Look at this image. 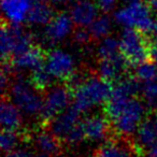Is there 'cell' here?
I'll return each instance as SVG.
<instances>
[{
	"label": "cell",
	"instance_id": "6da1fadb",
	"mask_svg": "<svg viewBox=\"0 0 157 157\" xmlns=\"http://www.w3.org/2000/svg\"><path fill=\"white\" fill-rule=\"evenodd\" d=\"M113 85L97 75L96 71L92 73L83 85L73 93V107L83 113L94 105L105 103L111 97Z\"/></svg>",
	"mask_w": 157,
	"mask_h": 157
},
{
	"label": "cell",
	"instance_id": "7a4b0ae2",
	"mask_svg": "<svg viewBox=\"0 0 157 157\" xmlns=\"http://www.w3.org/2000/svg\"><path fill=\"white\" fill-rule=\"evenodd\" d=\"M8 90V96L23 113L29 116L40 115L43 108V93L37 90L29 78L26 80L23 76L14 78Z\"/></svg>",
	"mask_w": 157,
	"mask_h": 157
},
{
	"label": "cell",
	"instance_id": "3957f363",
	"mask_svg": "<svg viewBox=\"0 0 157 157\" xmlns=\"http://www.w3.org/2000/svg\"><path fill=\"white\" fill-rule=\"evenodd\" d=\"M152 40L150 36L135 27L124 29L120 40L121 53L128 61L130 68L150 60V50Z\"/></svg>",
	"mask_w": 157,
	"mask_h": 157
},
{
	"label": "cell",
	"instance_id": "277c9868",
	"mask_svg": "<svg viewBox=\"0 0 157 157\" xmlns=\"http://www.w3.org/2000/svg\"><path fill=\"white\" fill-rule=\"evenodd\" d=\"M71 99H73V93L63 82L48 88L43 93V108L39 115V126L48 127L58 114L67 109Z\"/></svg>",
	"mask_w": 157,
	"mask_h": 157
},
{
	"label": "cell",
	"instance_id": "5b68a950",
	"mask_svg": "<svg viewBox=\"0 0 157 157\" xmlns=\"http://www.w3.org/2000/svg\"><path fill=\"white\" fill-rule=\"evenodd\" d=\"M151 10L146 0H132L126 8L116 12L115 20L126 27H135L142 33L150 35L154 27Z\"/></svg>",
	"mask_w": 157,
	"mask_h": 157
},
{
	"label": "cell",
	"instance_id": "8992f818",
	"mask_svg": "<svg viewBox=\"0 0 157 157\" xmlns=\"http://www.w3.org/2000/svg\"><path fill=\"white\" fill-rule=\"evenodd\" d=\"M147 113L146 105L143 101L138 99V97L131 98L120 116L111 122L115 133L131 137L137 131L138 127Z\"/></svg>",
	"mask_w": 157,
	"mask_h": 157
},
{
	"label": "cell",
	"instance_id": "52a82bcc",
	"mask_svg": "<svg viewBox=\"0 0 157 157\" xmlns=\"http://www.w3.org/2000/svg\"><path fill=\"white\" fill-rule=\"evenodd\" d=\"M94 157H136L140 156L133 139L127 136L115 135L96 148Z\"/></svg>",
	"mask_w": 157,
	"mask_h": 157
},
{
	"label": "cell",
	"instance_id": "ba28073f",
	"mask_svg": "<svg viewBox=\"0 0 157 157\" xmlns=\"http://www.w3.org/2000/svg\"><path fill=\"white\" fill-rule=\"evenodd\" d=\"M128 69H130V66L120 52L109 58H99L96 73L102 80L113 85L126 75Z\"/></svg>",
	"mask_w": 157,
	"mask_h": 157
},
{
	"label": "cell",
	"instance_id": "9c48e42d",
	"mask_svg": "<svg viewBox=\"0 0 157 157\" xmlns=\"http://www.w3.org/2000/svg\"><path fill=\"white\" fill-rule=\"evenodd\" d=\"M136 132L137 136L133 142L139 154L143 155L157 141V109L154 108L148 111Z\"/></svg>",
	"mask_w": 157,
	"mask_h": 157
},
{
	"label": "cell",
	"instance_id": "30bf717a",
	"mask_svg": "<svg viewBox=\"0 0 157 157\" xmlns=\"http://www.w3.org/2000/svg\"><path fill=\"white\" fill-rule=\"evenodd\" d=\"M45 66L55 78H59L63 82L66 81L75 70L72 56L61 50L48 52Z\"/></svg>",
	"mask_w": 157,
	"mask_h": 157
},
{
	"label": "cell",
	"instance_id": "8fae6325",
	"mask_svg": "<svg viewBox=\"0 0 157 157\" xmlns=\"http://www.w3.org/2000/svg\"><path fill=\"white\" fill-rule=\"evenodd\" d=\"M82 126H83L85 139L90 141L110 139L116 135L112 123L105 114L88 116L84 121H82Z\"/></svg>",
	"mask_w": 157,
	"mask_h": 157
},
{
	"label": "cell",
	"instance_id": "7c38bea8",
	"mask_svg": "<svg viewBox=\"0 0 157 157\" xmlns=\"http://www.w3.org/2000/svg\"><path fill=\"white\" fill-rule=\"evenodd\" d=\"M81 112L76 110L72 105L70 108H67L63 112L56 116L52 122L48 124V127L58 136L60 139L65 140L66 137L78 126L81 121Z\"/></svg>",
	"mask_w": 157,
	"mask_h": 157
},
{
	"label": "cell",
	"instance_id": "4fadbf2b",
	"mask_svg": "<svg viewBox=\"0 0 157 157\" xmlns=\"http://www.w3.org/2000/svg\"><path fill=\"white\" fill-rule=\"evenodd\" d=\"M31 139H33L36 147L40 152L50 155V156L60 155L66 144L63 140L60 139L57 135H55L48 127L39 126V129L36 131Z\"/></svg>",
	"mask_w": 157,
	"mask_h": 157
},
{
	"label": "cell",
	"instance_id": "5bb4252c",
	"mask_svg": "<svg viewBox=\"0 0 157 157\" xmlns=\"http://www.w3.org/2000/svg\"><path fill=\"white\" fill-rule=\"evenodd\" d=\"M73 21L71 15L61 12L53 16L52 20L46 24L44 36L50 42H57L65 39L73 30Z\"/></svg>",
	"mask_w": 157,
	"mask_h": 157
},
{
	"label": "cell",
	"instance_id": "9a60e30c",
	"mask_svg": "<svg viewBox=\"0 0 157 157\" xmlns=\"http://www.w3.org/2000/svg\"><path fill=\"white\" fill-rule=\"evenodd\" d=\"M48 52L38 44H33L30 48L11 59L15 69H36L45 63Z\"/></svg>",
	"mask_w": 157,
	"mask_h": 157
},
{
	"label": "cell",
	"instance_id": "2e32d148",
	"mask_svg": "<svg viewBox=\"0 0 157 157\" xmlns=\"http://www.w3.org/2000/svg\"><path fill=\"white\" fill-rule=\"evenodd\" d=\"M0 120L2 129H14L17 130L23 125L22 111L12 101L8 95H2L1 98V111Z\"/></svg>",
	"mask_w": 157,
	"mask_h": 157
},
{
	"label": "cell",
	"instance_id": "e0dca14e",
	"mask_svg": "<svg viewBox=\"0 0 157 157\" xmlns=\"http://www.w3.org/2000/svg\"><path fill=\"white\" fill-rule=\"evenodd\" d=\"M96 2L90 0H81L72 6L70 15L76 27H86L92 24L98 13Z\"/></svg>",
	"mask_w": 157,
	"mask_h": 157
},
{
	"label": "cell",
	"instance_id": "ac0fdd59",
	"mask_svg": "<svg viewBox=\"0 0 157 157\" xmlns=\"http://www.w3.org/2000/svg\"><path fill=\"white\" fill-rule=\"evenodd\" d=\"M30 0H1L3 20L21 24L27 18L30 10Z\"/></svg>",
	"mask_w": 157,
	"mask_h": 157
},
{
	"label": "cell",
	"instance_id": "d6986e66",
	"mask_svg": "<svg viewBox=\"0 0 157 157\" xmlns=\"http://www.w3.org/2000/svg\"><path fill=\"white\" fill-rule=\"evenodd\" d=\"M53 9L48 0H43L30 6V10L27 15V22L33 25H45L48 24L53 18Z\"/></svg>",
	"mask_w": 157,
	"mask_h": 157
},
{
	"label": "cell",
	"instance_id": "ffe728a7",
	"mask_svg": "<svg viewBox=\"0 0 157 157\" xmlns=\"http://www.w3.org/2000/svg\"><path fill=\"white\" fill-rule=\"evenodd\" d=\"M1 148L5 153L16 150V146L21 142H28L31 140L33 135L28 131H17L14 129H2L1 131Z\"/></svg>",
	"mask_w": 157,
	"mask_h": 157
},
{
	"label": "cell",
	"instance_id": "44dd1931",
	"mask_svg": "<svg viewBox=\"0 0 157 157\" xmlns=\"http://www.w3.org/2000/svg\"><path fill=\"white\" fill-rule=\"evenodd\" d=\"M53 78H54V76L48 71L45 63H44V65L31 70L29 80H30V82L35 85V87L37 90L44 93L48 88H50L52 86Z\"/></svg>",
	"mask_w": 157,
	"mask_h": 157
},
{
	"label": "cell",
	"instance_id": "7402d4cb",
	"mask_svg": "<svg viewBox=\"0 0 157 157\" xmlns=\"http://www.w3.org/2000/svg\"><path fill=\"white\" fill-rule=\"evenodd\" d=\"M110 29H111V20L107 15L96 17L88 27L93 41H99V40L105 39L110 33Z\"/></svg>",
	"mask_w": 157,
	"mask_h": 157
},
{
	"label": "cell",
	"instance_id": "603a6c76",
	"mask_svg": "<svg viewBox=\"0 0 157 157\" xmlns=\"http://www.w3.org/2000/svg\"><path fill=\"white\" fill-rule=\"evenodd\" d=\"M120 52V41L112 37H105V39L101 40L97 50L99 58H109V57L115 56Z\"/></svg>",
	"mask_w": 157,
	"mask_h": 157
},
{
	"label": "cell",
	"instance_id": "cb8c5ba5",
	"mask_svg": "<svg viewBox=\"0 0 157 157\" xmlns=\"http://www.w3.org/2000/svg\"><path fill=\"white\" fill-rule=\"evenodd\" d=\"M133 75L140 81H151L157 78V66L152 60L144 61V63L135 67V73Z\"/></svg>",
	"mask_w": 157,
	"mask_h": 157
},
{
	"label": "cell",
	"instance_id": "d4e9b609",
	"mask_svg": "<svg viewBox=\"0 0 157 157\" xmlns=\"http://www.w3.org/2000/svg\"><path fill=\"white\" fill-rule=\"evenodd\" d=\"M141 93L143 95L145 103L155 108V105H157V78L151 81L144 82Z\"/></svg>",
	"mask_w": 157,
	"mask_h": 157
},
{
	"label": "cell",
	"instance_id": "484cf974",
	"mask_svg": "<svg viewBox=\"0 0 157 157\" xmlns=\"http://www.w3.org/2000/svg\"><path fill=\"white\" fill-rule=\"evenodd\" d=\"M72 40L76 44H82V45H85L88 42L93 41L90 30L86 29L85 27H78V28L73 29V31H72Z\"/></svg>",
	"mask_w": 157,
	"mask_h": 157
},
{
	"label": "cell",
	"instance_id": "4316f807",
	"mask_svg": "<svg viewBox=\"0 0 157 157\" xmlns=\"http://www.w3.org/2000/svg\"><path fill=\"white\" fill-rule=\"evenodd\" d=\"M97 7L103 13H109L115 8L117 0H95Z\"/></svg>",
	"mask_w": 157,
	"mask_h": 157
},
{
	"label": "cell",
	"instance_id": "83f0119b",
	"mask_svg": "<svg viewBox=\"0 0 157 157\" xmlns=\"http://www.w3.org/2000/svg\"><path fill=\"white\" fill-rule=\"evenodd\" d=\"M5 157H35L29 152L24 150H13L9 153H6Z\"/></svg>",
	"mask_w": 157,
	"mask_h": 157
},
{
	"label": "cell",
	"instance_id": "f1b7e54d",
	"mask_svg": "<svg viewBox=\"0 0 157 157\" xmlns=\"http://www.w3.org/2000/svg\"><path fill=\"white\" fill-rule=\"evenodd\" d=\"M150 59L157 66V44L152 43L150 50Z\"/></svg>",
	"mask_w": 157,
	"mask_h": 157
},
{
	"label": "cell",
	"instance_id": "f546056e",
	"mask_svg": "<svg viewBox=\"0 0 157 157\" xmlns=\"http://www.w3.org/2000/svg\"><path fill=\"white\" fill-rule=\"evenodd\" d=\"M150 38L152 40V43H156L157 44V20L154 22V27H153V30L151 31Z\"/></svg>",
	"mask_w": 157,
	"mask_h": 157
},
{
	"label": "cell",
	"instance_id": "4dcf8cb0",
	"mask_svg": "<svg viewBox=\"0 0 157 157\" xmlns=\"http://www.w3.org/2000/svg\"><path fill=\"white\" fill-rule=\"evenodd\" d=\"M147 157H157V141L155 144L147 151Z\"/></svg>",
	"mask_w": 157,
	"mask_h": 157
},
{
	"label": "cell",
	"instance_id": "1f68e13d",
	"mask_svg": "<svg viewBox=\"0 0 157 157\" xmlns=\"http://www.w3.org/2000/svg\"><path fill=\"white\" fill-rule=\"evenodd\" d=\"M146 2L148 3V6L153 11L157 12V0H146Z\"/></svg>",
	"mask_w": 157,
	"mask_h": 157
},
{
	"label": "cell",
	"instance_id": "d6a6232c",
	"mask_svg": "<svg viewBox=\"0 0 157 157\" xmlns=\"http://www.w3.org/2000/svg\"><path fill=\"white\" fill-rule=\"evenodd\" d=\"M50 2H52V3H55V5H58V3H63V2H65L66 0H48Z\"/></svg>",
	"mask_w": 157,
	"mask_h": 157
},
{
	"label": "cell",
	"instance_id": "836d02e7",
	"mask_svg": "<svg viewBox=\"0 0 157 157\" xmlns=\"http://www.w3.org/2000/svg\"><path fill=\"white\" fill-rule=\"evenodd\" d=\"M35 157H52V156H50V155H48V154H44V153H42V154L37 155V156H35Z\"/></svg>",
	"mask_w": 157,
	"mask_h": 157
},
{
	"label": "cell",
	"instance_id": "e575fe53",
	"mask_svg": "<svg viewBox=\"0 0 157 157\" xmlns=\"http://www.w3.org/2000/svg\"><path fill=\"white\" fill-rule=\"evenodd\" d=\"M69 2H71L72 5H74V3H76V2H78V1H81V0H68Z\"/></svg>",
	"mask_w": 157,
	"mask_h": 157
},
{
	"label": "cell",
	"instance_id": "d590c367",
	"mask_svg": "<svg viewBox=\"0 0 157 157\" xmlns=\"http://www.w3.org/2000/svg\"><path fill=\"white\" fill-rule=\"evenodd\" d=\"M85 157H94V156H85Z\"/></svg>",
	"mask_w": 157,
	"mask_h": 157
},
{
	"label": "cell",
	"instance_id": "8d00e7d4",
	"mask_svg": "<svg viewBox=\"0 0 157 157\" xmlns=\"http://www.w3.org/2000/svg\"><path fill=\"white\" fill-rule=\"evenodd\" d=\"M131 1H132V0H131Z\"/></svg>",
	"mask_w": 157,
	"mask_h": 157
}]
</instances>
